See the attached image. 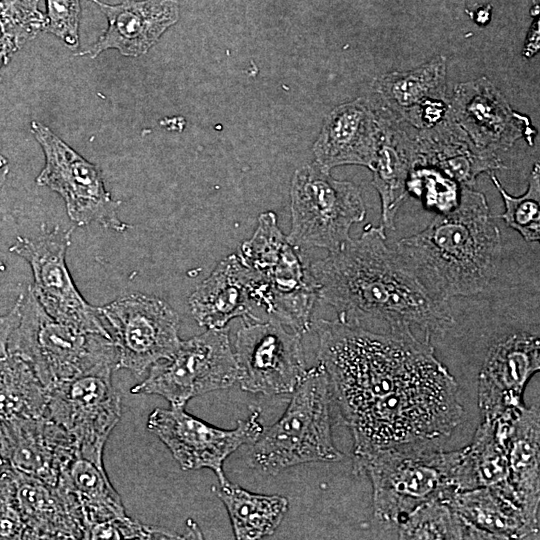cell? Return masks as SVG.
I'll return each mask as SVG.
<instances>
[{"instance_id":"30","label":"cell","mask_w":540,"mask_h":540,"mask_svg":"<svg viewBox=\"0 0 540 540\" xmlns=\"http://www.w3.org/2000/svg\"><path fill=\"white\" fill-rule=\"evenodd\" d=\"M48 390L33 369L8 353L0 359V419L46 415Z\"/></svg>"},{"instance_id":"18","label":"cell","mask_w":540,"mask_h":540,"mask_svg":"<svg viewBox=\"0 0 540 540\" xmlns=\"http://www.w3.org/2000/svg\"><path fill=\"white\" fill-rule=\"evenodd\" d=\"M540 370L539 337L527 332L509 335L489 349L478 377V406L482 420L523 406L530 378Z\"/></svg>"},{"instance_id":"26","label":"cell","mask_w":540,"mask_h":540,"mask_svg":"<svg viewBox=\"0 0 540 540\" xmlns=\"http://www.w3.org/2000/svg\"><path fill=\"white\" fill-rule=\"evenodd\" d=\"M56 487L81 527L83 539L92 526L126 516L122 499L105 468L79 454L62 472Z\"/></svg>"},{"instance_id":"37","label":"cell","mask_w":540,"mask_h":540,"mask_svg":"<svg viewBox=\"0 0 540 540\" xmlns=\"http://www.w3.org/2000/svg\"><path fill=\"white\" fill-rule=\"evenodd\" d=\"M23 294H20L12 309L0 315V359L5 357L8 352L9 337L20 319V309Z\"/></svg>"},{"instance_id":"27","label":"cell","mask_w":540,"mask_h":540,"mask_svg":"<svg viewBox=\"0 0 540 540\" xmlns=\"http://www.w3.org/2000/svg\"><path fill=\"white\" fill-rule=\"evenodd\" d=\"M13 495L25 525L24 539H83L56 486L12 467Z\"/></svg>"},{"instance_id":"39","label":"cell","mask_w":540,"mask_h":540,"mask_svg":"<svg viewBox=\"0 0 540 540\" xmlns=\"http://www.w3.org/2000/svg\"><path fill=\"white\" fill-rule=\"evenodd\" d=\"M539 48V27L533 28L527 37V42L525 43L523 54L526 57H532L537 53Z\"/></svg>"},{"instance_id":"5","label":"cell","mask_w":540,"mask_h":540,"mask_svg":"<svg viewBox=\"0 0 540 540\" xmlns=\"http://www.w3.org/2000/svg\"><path fill=\"white\" fill-rule=\"evenodd\" d=\"M281 417L252 444L250 465L266 475L312 462H337L344 454L331 430L332 394L323 366L307 369Z\"/></svg>"},{"instance_id":"11","label":"cell","mask_w":540,"mask_h":540,"mask_svg":"<svg viewBox=\"0 0 540 540\" xmlns=\"http://www.w3.org/2000/svg\"><path fill=\"white\" fill-rule=\"evenodd\" d=\"M31 131L45 156L37 185L62 197L67 215L77 226L98 223L106 229L125 232L130 226L118 216L121 201L114 200L105 188L100 169L41 122L32 121Z\"/></svg>"},{"instance_id":"24","label":"cell","mask_w":540,"mask_h":540,"mask_svg":"<svg viewBox=\"0 0 540 540\" xmlns=\"http://www.w3.org/2000/svg\"><path fill=\"white\" fill-rule=\"evenodd\" d=\"M417 166L433 167L460 186L473 188L481 173L506 168L498 155L478 149L446 115L437 125L417 130Z\"/></svg>"},{"instance_id":"20","label":"cell","mask_w":540,"mask_h":540,"mask_svg":"<svg viewBox=\"0 0 540 540\" xmlns=\"http://www.w3.org/2000/svg\"><path fill=\"white\" fill-rule=\"evenodd\" d=\"M380 123L369 99L358 98L334 108L313 145L316 163L330 170L340 165L373 167Z\"/></svg>"},{"instance_id":"2","label":"cell","mask_w":540,"mask_h":540,"mask_svg":"<svg viewBox=\"0 0 540 540\" xmlns=\"http://www.w3.org/2000/svg\"><path fill=\"white\" fill-rule=\"evenodd\" d=\"M386 231L367 224L358 239L314 262L318 300L340 322L386 334L443 336L454 324L449 302L433 298L386 243Z\"/></svg>"},{"instance_id":"38","label":"cell","mask_w":540,"mask_h":540,"mask_svg":"<svg viewBox=\"0 0 540 540\" xmlns=\"http://www.w3.org/2000/svg\"><path fill=\"white\" fill-rule=\"evenodd\" d=\"M16 51L14 43L0 29V68L9 62L10 57Z\"/></svg>"},{"instance_id":"10","label":"cell","mask_w":540,"mask_h":540,"mask_svg":"<svg viewBox=\"0 0 540 540\" xmlns=\"http://www.w3.org/2000/svg\"><path fill=\"white\" fill-rule=\"evenodd\" d=\"M73 229L57 225L48 230L42 224L37 236H18L9 250L30 265L34 278L31 290L49 316L79 331L112 339L98 307L84 299L67 267L66 253Z\"/></svg>"},{"instance_id":"35","label":"cell","mask_w":540,"mask_h":540,"mask_svg":"<svg viewBox=\"0 0 540 540\" xmlns=\"http://www.w3.org/2000/svg\"><path fill=\"white\" fill-rule=\"evenodd\" d=\"M187 531L178 534L170 530L146 525L129 518L127 515L114 518L92 526L86 539H186L202 538L198 525L189 520Z\"/></svg>"},{"instance_id":"4","label":"cell","mask_w":540,"mask_h":540,"mask_svg":"<svg viewBox=\"0 0 540 540\" xmlns=\"http://www.w3.org/2000/svg\"><path fill=\"white\" fill-rule=\"evenodd\" d=\"M465 448L444 451L437 441L389 445L353 457V472L372 485L373 518L384 537L421 506L475 489Z\"/></svg>"},{"instance_id":"21","label":"cell","mask_w":540,"mask_h":540,"mask_svg":"<svg viewBox=\"0 0 540 540\" xmlns=\"http://www.w3.org/2000/svg\"><path fill=\"white\" fill-rule=\"evenodd\" d=\"M89 1L99 7L108 22L99 40L80 53L92 58L108 49H116L129 57L143 55L179 18L175 0H127L115 5L100 0Z\"/></svg>"},{"instance_id":"41","label":"cell","mask_w":540,"mask_h":540,"mask_svg":"<svg viewBox=\"0 0 540 540\" xmlns=\"http://www.w3.org/2000/svg\"><path fill=\"white\" fill-rule=\"evenodd\" d=\"M9 173V164L7 159L0 153V189L4 185Z\"/></svg>"},{"instance_id":"29","label":"cell","mask_w":540,"mask_h":540,"mask_svg":"<svg viewBox=\"0 0 540 540\" xmlns=\"http://www.w3.org/2000/svg\"><path fill=\"white\" fill-rule=\"evenodd\" d=\"M212 491L224 504L238 540L272 535L289 508L286 497L253 493L228 480L213 486Z\"/></svg>"},{"instance_id":"15","label":"cell","mask_w":540,"mask_h":540,"mask_svg":"<svg viewBox=\"0 0 540 540\" xmlns=\"http://www.w3.org/2000/svg\"><path fill=\"white\" fill-rule=\"evenodd\" d=\"M111 375L85 374L49 389L45 415L72 436L80 456L100 467L105 444L121 417V395Z\"/></svg>"},{"instance_id":"16","label":"cell","mask_w":540,"mask_h":540,"mask_svg":"<svg viewBox=\"0 0 540 540\" xmlns=\"http://www.w3.org/2000/svg\"><path fill=\"white\" fill-rule=\"evenodd\" d=\"M447 116L478 149L498 156L520 139L532 146L537 135L530 118L513 110L485 76L454 87Z\"/></svg>"},{"instance_id":"3","label":"cell","mask_w":540,"mask_h":540,"mask_svg":"<svg viewBox=\"0 0 540 540\" xmlns=\"http://www.w3.org/2000/svg\"><path fill=\"white\" fill-rule=\"evenodd\" d=\"M482 192L461 186L459 203L438 213L421 232L394 250L436 300L482 292L496 277L502 240Z\"/></svg>"},{"instance_id":"23","label":"cell","mask_w":540,"mask_h":540,"mask_svg":"<svg viewBox=\"0 0 540 540\" xmlns=\"http://www.w3.org/2000/svg\"><path fill=\"white\" fill-rule=\"evenodd\" d=\"M378 118L380 137L371 169L372 184L381 201L380 226L387 231L394 230L397 212L409 196V177L417 166V130L380 115Z\"/></svg>"},{"instance_id":"33","label":"cell","mask_w":540,"mask_h":540,"mask_svg":"<svg viewBox=\"0 0 540 540\" xmlns=\"http://www.w3.org/2000/svg\"><path fill=\"white\" fill-rule=\"evenodd\" d=\"M461 186L441 171L428 166H416L409 177L408 193L423 201L426 208L447 213L456 208Z\"/></svg>"},{"instance_id":"28","label":"cell","mask_w":540,"mask_h":540,"mask_svg":"<svg viewBox=\"0 0 540 540\" xmlns=\"http://www.w3.org/2000/svg\"><path fill=\"white\" fill-rule=\"evenodd\" d=\"M508 482L517 500L532 518L539 520L540 413L538 406L518 408L507 440Z\"/></svg>"},{"instance_id":"12","label":"cell","mask_w":540,"mask_h":540,"mask_svg":"<svg viewBox=\"0 0 540 540\" xmlns=\"http://www.w3.org/2000/svg\"><path fill=\"white\" fill-rule=\"evenodd\" d=\"M117 350V369L143 375L178 349L179 316L163 299L130 293L98 307Z\"/></svg>"},{"instance_id":"36","label":"cell","mask_w":540,"mask_h":540,"mask_svg":"<svg viewBox=\"0 0 540 540\" xmlns=\"http://www.w3.org/2000/svg\"><path fill=\"white\" fill-rule=\"evenodd\" d=\"M45 31L75 50L79 46L80 0H46Z\"/></svg>"},{"instance_id":"42","label":"cell","mask_w":540,"mask_h":540,"mask_svg":"<svg viewBox=\"0 0 540 540\" xmlns=\"http://www.w3.org/2000/svg\"><path fill=\"white\" fill-rule=\"evenodd\" d=\"M5 269H6L5 265L2 262V260L0 259V271H5Z\"/></svg>"},{"instance_id":"6","label":"cell","mask_w":540,"mask_h":540,"mask_svg":"<svg viewBox=\"0 0 540 540\" xmlns=\"http://www.w3.org/2000/svg\"><path fill=\"white\" fill-rule=\"evenodd\" d=\"M8 352L28 363L47 390L81 375L117 370V350L111 338L56 321L30 286L23 294Z\"/></svg>"},{"instance_id":"31","label":"cell","mask_w":540,"mask_h":540,"mask_svg":"<svg viewBox=\"0 0 540 540\" xmlns=\"http://www.w3.org/2000/svg\"><path fill=\"white\" fill-rule=\"evenodd\" d=\"M393 538L398 539H492L462 517L447 500H433L410 514Z\"/></svg>"},{"instance_id":"34","label":"cell","mask_w":540,"mask_h":540,"mask_svg":"<svg viewBox=\"0 0 540 540\" xmlns=\"http://www.w3.org/2000/svg\"><path fill=\"white\" fill-rule=\"evenodd\" d=\"M39 0H0V29L17 50L45 31L46 15Z\"/></svg>"},{"instance_id":"22","label":"cell","mask_w":540,"mask_h":540,"mask_svg":"<svg viewBox=\"0 0 540 540\" xmlns=\"http://www.w3.org/2000/svg\"><path fill=\"white\" fill-rule=\"evenodd\" d=\"M258 283L256 276L240 259L231 254L222 259L189 297L191 315L207 329L227 327L229 321L257 319Z\"/></svg>"},{"instance_id":"25","label":"cell","mask_w":540,"mask_h":540,"mask_svg":"<svg viewBox=\"0 0 540 540\" xmlns=\"http://www.w3.org/2000/svg\"><path fill=\"white\" fill-rule=\"evenodd\" d=\"M448 503L492 539L539 538V520L527 514L508 488L478 487L455 493Z\"/></svg>"},{"instance_id":"1","label":"cell","mask_w":540,"mask_h":540,"mask_svg":"<svg viewBox=\"0 0 540 540\" xmlns=\"http://www.w3.org/2000/svg\"><path fill=\"white\" fill-rule=\"evenodd\" d=\"M317 359L353 438V457L449 437L464 413L458 384L430 341L339 320L314 323Z\"/></svg>"},{"instance_id":"14","label":"cell","mask_w":540,"mask_h":540,"mask_svg":"<svg viewBox=\"0 0 540 540\" xmlns=\"http://www.w3.org/2000/svg\"><path fill=\"white\" fill-rule=\"evenodd\" d=\"M260 410L252 409L233 429L213 426L185 410V407L156 408L148 417L147 428L171 452L182 470L207 468L219 483L227 480L225 459L246 444H253L263 431Z\"/></svg>"},{"instance_id":"13","label":"cell","mask_w":540,"mask_h":540,"mask_svg":"<svg viewBox=\"0 0 540 540\" xmlns=\"http://www.w3.org/2000/svg\"><path fill=\"white\" fill-rule=\"evenodd\" d=\"M283 325L274 317L246 319L237 331L233 351L242 390L279 395L292 393L302 381L307 372L302 334Z\"/></svg>"},{"instance_id":"40","label":"cell","mask_w":540,"mask_h":540,"mask_svg":"<svg viewBox=\"0 0 540 540\" xmlns=\"http://www.w3.org/2000/svg\"><path fill=\"white\" fill-rule=\"evenodd\" d=\"M477 16L475 18V21L479 25H484L487 22H489L490 14H491V6H484L477 10Z\"/></svg>"},{"instance_id":"17","label":"cell","mask_w":540,"mask_h":540,"mask_svg":"<svg viewBox=\"0 0 540 540\" xmlns=\"http://www.w3.org/2000/svg\"><path fill=\"white\" fill-rule=\"evenodd\" d=\"M375 112L410 125L429 129L447 115L446 57L439 55L408 71H393L375 78L369 99Z\"/></svg>"},{"instance_id":"32","label":"cell","mask_w":540,"mask_h":540,"mask_svg":"<svg viewBox=\"0 0 540 540\" xmlns=\"http://www.w3.org/2000/svg\"><path fill=\"white\" fill-rule=\"evenodd\" d=\"M491 181L500 193L504 212L492 215L501 218L506 225L517 231L526 242H538L540 239V165L535 162L531 170L528 186L520 196L510 195L502 186L498 177L491 173Z\"/></svg>"},{"instance_id":"9","label":"cell","mask_w":540,"mask_h":540,"mask_svg":"<svg viewBox=\"0 0 540 540\" xmlns=\"http://www.w3.org/2000/svg\"><path fill=\"white\" fill-rule=\"evenodd\" d=\"M148 370L130 392L161 396L170 406L185 407L194 397L233 386L238 371L229 329H207L181 341L173 355Z\"/></svg>"},{"instance_id":"19","label":"cell","mask_w":540,"mask_h":540,"mask_svg":"<svg viewBox=\"0 0 540 540\" xmlns=\"http://www.w3.org/2000/svg\"><path fill=\"white\" fill-rule=\"evenodd\" d=\"M3 458L25 474L56 486L79 454L72 436L46 416L0 419Z\"/></svg>"},{"instance_id":"8","label":"cell","mask_w":540,"mask_h":540,"mask_svg":"<svg viewBox=\"0 0 540 540\" xmlns=\"http://www.w3.org/2000/svg\"><path fill=\"white\" fill-rule=\"evenodd\" d=\"M290 197L291 229L287 238L305 251L338 250L351 239L352 225L366 216L360 188L352 182L334 179L316 162L296 170Z\"/></svg>"},{"instance_id":"7","label":"cell","mask_w":540,"mask_h":540,"mask_svg":"<svg viewBox=\"0 0 540 540\" xmlns=\"http://www.w3.org/2000/svg\"><path fill=\"white\" fill-rule=\"evenodd\" d=\"M280 230L276 214L259 215L256 229L244 241L238 256L258 282V303L271 317L301 333L312 326V311L318 301L310 260Z\"/></svg>"}]
</instances>
